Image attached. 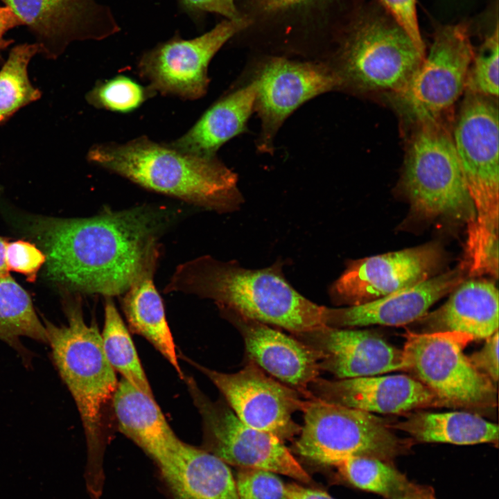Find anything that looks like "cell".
<instances>
[{
	"label": "cell",
	"instance_id": "obj_7",
	"mask_svg": "<svg viewBox=\"0 0 499 499\" xmlns=\"http://www.w3.org/2000/svg\"><path fill=\"white\" fill-rule=\"evenodd\" d=\"M243 29L233 39L268 54L326 57L360 7L358 0H235Z\"/></svg>",
	"mask_w": 499,
	"mask_h": 499
},
{
	"label": "cell",
	"instance_id": "obj_27",
	"mask_svg": "<svg viewBox=\"0 0 499 499\" xmlns=\"http://www.w3.org/2000/svg\"><path fill=\"white\" fill-rule=\"evenodd\" d=\"M392 428L405 432L416 441L425 443L457 445L491 443L497 445L498 442V426L468 412H417Z\"/></svg>",
	"mask_w": 499,
	"mask_h": 499
},
{
	"label": "cell",
	"instance_id": "obj_16",
	"mask_svg": "<svg viewBox=\"0 0 499 499\" xmlns=\"http://www.w3.org/2000/svg\"><path fill=\"white\" fill-rule=\"evenodd\" d=\"M443 261V250L435 243L351 260L329 295L336 305L369 302L433 277Z\"/></svg>",
	"mask_w": 499,
	"mask_h": 499
},
{
	"label": "cell",
	"instance_id": "obj_30",
	"mask_svg": "<svg viewBox=\"0 0 499 499\" xmlns=\"http://www.w3.org/2000/svg\"><path fill=\"white\" fill-rule=\"evenodd\" d=\"M335 466L344 482L387 499L402 496L417 486L397 470L392 462L377 458L350 457Z\"/></svg>",
	"mask_w": 499,
	"mask_h": 499
},
{
	"label": "cell",
	"instance_id": "obj_25",
	"mask_svg": "<svg viewBox=\"0 0 499 499\" xmlns=\"http://www.w3.org/2000/svg\"><path fill=\"white\" fill-rule=\"evenodd\" d=\"M256 82L229 94L212 105L181 137L170 145L193 154L215 157L225 142L243 132L254 110Z\"/></svg>",
	"mask_w": 499,
	"mask_h": 499
},
{
	"label": "cell",
	"instance_id": "obj_21",
	"mask_svg": "<svg viewBox=\"0 0 499 499\" xmlns=\"http://www.w3.org/2000/svg\"><path fill=\"white\" fill-rule=\"evenodd\" d=\"M294 336L319 351L321 370L338 379L404 369L403 350L371 331L326 326Z\"/></svg>",
	"mask_w": 499,
	"mask_h": 499
},
{
	"label": "cell",
	"instance_id": "obj_28",
	"mask_svg": "<svg viewBox=\"0 0 499 499\" xmlns=\"http://www.w3.org/2000/svg\"><path fill=\"white\" fill-rule=\"evenodd\" d=\"M21 337L48 344L46 328L39 319L29 295L9 274L0 277V340L28 362L29 354L21 344Z\"/></svg>",
	"mask_w": 499,
	"mask_h": 499
},
{
	"label": "cell",
	"instance_id": "obj_9",
	"mask_svg": "<svg viewBox=\"0 0 499 499\" xmlns=\"http://www.w3.org/2000/svg\"><path fill=\"white\" fill-rule=\"evenodd\" d=\"M295 452L313 462L335 466L355 456L392 462L410 443L396 437L382 418L358 409L307 399Z\"/></svg>",
	"mask_w": 499,
	"mask_h": 499
},
{
	"label": "cell",
	"instance_id": "obj_20",
	"mask_svg": "<svg viewBox=\"0 0 499 499\" xmlns=\"http://www.w3.org/2000/svg\"><path fill=\"white\" fill-rule=\"evenodd\" d=\"M464 262L419 283L362 304L327 308V326L353 328L369 325L398 326L418 320L439 299L465 280Z\"/></svg>",
	"mask_w": 499,
	"mask_h": 499
},
{
	"label": "cell",
	"instance_id": "obj_42",
	"mask_svg": "<svg viewBox=\"0 0 499 499\" xmlns=\"http://www.w3.org/2000/svg\"><path fill=\"white\" fill-rule=\"evenodd\" d=\"M7 240L0 236V277L9 274V270L6 265V250Z\"/></svg>",
	"mask_w": 499,
	"mask_h": 499
},
{
	"label": "cell",
	"instance_id": "obj_34",
	"mask_svg": "<svg viewBox=\"0 0 499 499\" xmlns=\"http://www.w3.org/2000/svg\"><path fill=\"white\" fill-rule=\"evenodd\" d=\"M235 481L239 499H288L286 484L274 473L240 468Z\"/></svg>",
	"mask_w": 499,
	"mask_h": 499
},
{
	"label": "cell",
	"instance_id": "obj_26",
	"mask_svg": "<svg viewBox=\"0 0 499 499\" xmlns=\"http://www.w3.org/2000/svg\"><path fill=\"white\" fill-rule=\"evenodd\" d=\"M159 258L143 269L123 295L121 304L130 329L147 339L182 378L162 299L153 281Z\"/></svg>",
	"mask_w": 499,
	"mask_h": 499
},
{
	"label": "cell",
	"instance_id": "obj_19",
	"mask_svg": "<svg viewBox=\"0 0 499 499\" xmlns=\"http://www.w3.org/2000/svg\"><path fill=\"white\" fill-rule=\"evenodd\" d=\"M308 389L312 399L369 413L401 414L441 405L423 384L412 376L403 374L335 380L318 377Z\"/></svg>",
	"mask_w": 499,
	"mask_h": 499
},
{
	"label": "cell",
	"instance_id": "obj_12",
	"mask_svg": "<svg viewBox=\"0 0 499 499\" xmlns=\"http://www.w3.org/2000/svg\"><path fill=\"white\" fill-rule=\"evenodd\" d=\"M259 61L254 80V111L261 126L258 146L261 152H270L286 118L307 100L339 89L340 81L325 60H298L267 53Z\"/></svg>",
	"mask_w": 499,
	"mask_h": 499
},
{
	"label": "cell",
	"instance_id": "obj_40",
	"mask_svg": "<svg viewBox=\"0 0 499 499\" xmlns=\"http://www.w3.org/2000/svg\"><path fill=\"white\" fill-rule=\"evenodd\" d=\"M286 491L288 499H335L323 491L304 487L297 483L286 484Z\"/></svg>",
	"mask_w": 499,
	"mask_h": 499
},
{
	"label": "cell",
	"instance_id": "obj_39",
	"mask_svg": "<svg viewBox=\"0 0 499 499\" xmlns=\"http://www.w3.org/2000/svg\"><path fill=\"white\" fill-rule=\"evenodd\" d=\"M21 25H24L22 21L10 8L7 6L0 7V51L7 48L12 42L4 38L5 33Z\"/></svg>",
	"mask_w": 499,
	"mask_h": 499
},
{
	"label": "cell",
	"instance_id": "obj_4",
	"mask_svg": "<svg viewBox=\"0 0 499 499\" xmlns=\"http://www.w3.org/2000/svg\"><path fill=\"white\" fill-rule=\"evenodd\" d=\"M66 314L67 325L58 326L45 320L44 326L53 361L82 421L88 450L86 485L96 489L103 482L104 410L118 383L96 324H86L78 302L68 304Z\"/></svg>",
	"mask_w": 499,
	"mask_h": 499
},
{
	"label": "cell",
	"instance_id": "obj_38",
	"mask_svg": "<svg viewBox=\"0 0 499 499\" xmlns=\"http://www.w3.org/2000/svg\"><path fill=\"white\" fill-rule=\"evenodd\" d=\"M189 8L195 10L216 14L224 19L241 20L235 0H182Z\"/></svg>",
	"mask_w": 499,
	"mask_h": 499
},
{
	"label": "cell",
	"instance_id": "obj_5",
	"mask_svg": "<svg viewBox=\"0 0 499 499\" xmlns=\"http://www.w3.org/2000/svg\"><path fill=\"white\" fill-rule=\"evenodd\" d=\"M426 55L389 15L360 8L325 61L339 89L387 98L402 91Z\"/></svg>",
	"mask_w": 499,
	"mask_h": 499
},
{
	"label": "cell",
	"instance_id": "obj_6",
	"mask_svg": "<svg viewBox=\"0 0 499 499\" xmlns=\"http://www.w3.org/2000/svg\"><path fill=\"white\" fill-rule=\"evenodd\" d=\"M452 137L475 209L467 225L466 252L483 261L498 251V98L464 91Z\"/></svg>",
	"mask_w": 499,
	"mask_h": 499
},
{
	"label": "cell",
	"instance_id": "obj_35",
	"mask_svg": "<svg viewBox=\"0 0 499 499\" xmlns=\"http://www.w3.org/2000/svg\"><path fill=\"white\" fill-rule=\"evenodd\" d=\"M6 260L8 270L19 272L34 281L42 265L45 263L44 253L34 244L25 240L8 243Z\"/></svg>",
	"mask_w": 499,
	"mask_h": 499
},
{
	"label": "cell",
	"instance_id": "obj_37",
	"mask_svg": "<svg viewBox=\"0 0 499 499\" xmlns=\"http://www.w3.org/2000/svg\"><path fill=\"white\" fill-rule=\"evenodd\" d=\"M498 331L486 339L482 348L468 356L473 366L494 383L498 380Z\"/></svg>",
	"mask_w": 499,
	"mask_h": 499
},
{
	"label": "cell",
	"instance_id": "obj_41",
	"mask_svg": "<svg viewBox=\"0 0 499 499\" xmlns=\"http://www.w3.org/2000/svg\"><path fill=\"white\" fill-rule=\"evenodd\" d=\"M393 499H437V498L432 487L417 484L411 491Z\"/></svg>",
	"mask_w": 499,
	"mask_h": 499
},
{
	"label": "cell",
	"instance_id": "obj_15",
	"mask_svg": "<svg viewBox=\"0 0 499 499\" xmlns=\"http://www.w3.org/2000/svg\"><path fill=\"white\" fill-rule=\"evenodd\" d=\"M223 395L228 406L246 425L270 432L283 441L299 434L292 418L306 400L294 389L268 376L253 361L235 373L199 367Z\"/></svg>",
	"mask_w": 499,
	"mask_h": 499
},
{
	"label": "cell",
	"instance_id": "obj_36",
	"mask_svg": "<svg viewBox=\"0 0 499 499\" xmlns=\"http://www.w3.org/2000/svg\"><path fill=\"white\" fill-rule=\"evenodd\" d=\"M387 15L401 27L422 49L424 43L419 30L417 0H379Z\"/></svg>",
	"mask_w": 499,
	"mask_h": 499
},
{
	"label": "cell",
	"instance_id": "obj_24",
	"mask_svg": "<svg viewBox=\"0 0 499 499\" xmlns=\"http://www.w3.org/2000/svg\"><path fill=\"white\" fill-rule=\"evenodd\" d=\"M112 402L121 432L141 448L158 466L181 445L182 441L169 426L154 396L122 378Z\"/></svg>",
	"mask_w": 499,
	"mask_h": 499
},
{
	"label": "cell",
	"instance_id": "obj_33",
	"mask_svg": "<svg viewBox=\"0 0 499 499\" xmlns=\"http://www.w3.org/2000/svg\"><path fill=\"white\" fill-rule=\"evenodd\" d=\"M498 26L484 40L469 67L464 91L498 98Z\"/></svg>",
	"mask_w": 499,
	"mask_h": 499
},
{
	"label": "cell",
	"instance_id": "obj_10",
	"mask_svg": "<svg viewBox=\"0 0 499 499\" xmlns=\"http://www.w3.org/2000/svg\"><path fill=\"white\" fill-rule=\"evenodd\" d=\"M474 54L466 24L438 28L428 53L405 87L385 98L405 132L450 119L455 102L464 92Z\"/></svg>",
	"mask_w": 499,
	"mask_h": 499
},
{
	"label": "cell",
	"instance_id": "obj_14",
	"mask_svg": "<svg viewBox=\"0 0 499 499\" xmlns=\"http://www.w3.org/2000/svg\"><path fill=\"white\" fill-rule=\"evenodd\" d=\"M206 450L227 464L261 469L308 483L310 477L277 436L242 422L228 405L198 394Z\"/></svg>",
	"mask_w": 499,
	"mask_h": 499
},
{
	"label": "cell",
	"instance_id": "obj_1",
	"mask_svg": "<svg viewBox=\"0 0 499 499\" xmlns=\"http://www.w3.org/2000/svg\"><path fill=\"white\" fill-rule=\"evenodd\" d=\"M178 209L143 204L85 218L44 219L35 228L49 277L83 294L123 295L153 259Z\"/></svg>",
	"mask_w": 499,
	"mask_h": 499
},
{
	"label": "cell",
	"instance_id": "obj_8",
	"mask_svg": "<svg viewBox=\"0 0 499 499\" xmlns=\"http://www.w3.org/2000/svg\"><path fill=\"white\" fill-rule=\"evenodd\" d=\"M450 120L416 126L408 136L399 189L412 211L426 219L471 224L475 209L452 137Z\"/></svg>",
	"mask_w": 499,
	"mask_h": 499
},
{
	"label": "cell",
	"instance_id": "obj_18",
	"mask_svg": "<svg viewBox=\"0 0 499 499\" xmlns=\"http://www.w3.org/2000/svg\"><path fill=\"white\" fill-rule=\"evenodd\" d=\"M219 310L238 329L250 360L306 399H312L308 388L319 377L324 358L319 351L234 310Z\"/></svg>",
	"mask_w": 499,
	"mask_h": 499
},
{
	"label": "cell",
	"instance_id": "obj_2",
	"mask_svg": "<svg viewBox=\"0 0 499 499\" xmlns=\"http://www.w3.org/2000/svg\"><path fill=\"white\" fill-rule=\"evenodd\" d=\"M283 268V261L261 269H248L234 260L223 261L204 255L177 266L164 292L209 299L218 308L234 310L293 335L327 326L328 307L297 291Z\"/></svg>",
	"mask_w": 499,
	"mask_h": 499
},
{
	"label": "cell",
	"instance_id": "obj_29",
	"mask_svg": "<svg viewBox=\"0 0 499 499\" xmlns=\"http://www.w3.org/2000/svg\"><path fill=\"white\" fill-rule=\"evenodd\" d=\"M101 341L105 355L114 371L142 392L153 396L130 335L112 297H105Z\"/></svg>",
	"mask_w": 499,
	"mask_h": 499
},
{
	"label": "cell",
	"instance_id": "obj_23",
	"mask_svg": "<svg viewBox=\"0 0 499 499\" xmlns=\"http://www.w3.org/2000/svg\"><path fill=\"white\" fill-rule=\"evenodd\" d=\"M173 499H239L228 464L184 442L159 466Z\"/></svg>",
	"mask_w": 499,
	"mask_h": 499
},
{
	"label": "cell",
	"instance_id": "obj_13",
	"mask_svg": "<svg viewBox=\"0 0 499 499\" xmlns=\"http://www.w3.org/2000/svg\"><path fill=\"white\" fill-rule=\"evenodd\" d=\"M243 28L242 20L223 19L200 36L173 39L159 44L141 57L139 74L155 93L188 100L200 98L208 89V67L211 59Z\"/></svg>",
	"mask_w": 499,
	"mask_h": 499
},
{
	"label": "cell",
	"instance_id": "obj_22",
	"mask_svg": "<svg viewBox=\"0 0 499 499\" xmlns=\"http://www.w3.org/2000/svg\"><path fill=\"white\" fill-rule=\"evenodd\" d=\"M448 300L418 320L426 332H455L473 340L487 339L498 331V290L482 279L464 281Z\"/></svg>",
	"mask_w": 499,
	"mask_h": 499
},
{
	"label": "cell",
	"instance_id": "obj_3",
	"mask_svg": "<svg viewBox=\"0 0 499 499\" xmlns=\"http://www.w3.org/2000/svg\"><path fill=\"white\" fill-rule=\"evenodd\" d=\"M88 159L145 189L207 210L231 213L244 202L237 175L216 156H200L141 137L96 145Z\"/></svg>",
	"mask_w": 499,
	"mask_h": 499
},
{
	"label": "cell",
	"instance_id": "obj_43",
	"mask_svg": "<svg viewBox=\"0 0 499 499\" xmlns=\"http://www.w3.org/2000/svg\"><path fill=\"white\" fill-rule=\"evenodd\" d=\"M2 61L3 60H2L1 56L0 55V64L2 63Z\"/></svg>",
	"mask_w": 499,
	"mask_h": 499
},
{
	"label": "cell",
	"instance_id": "obj_11",
	"mask_svg": "<svg viewBox=\"0 0 499 499\" xmlns=\"http://www.w3.org/2000/svg\"><path fill=\"white\" fill-rule=\"evenodd\" d=\"M405 337L403 370L430 389L442 405L488 408L496 405L495 383L464 353L473 340L470 335L408 331Z\"/></svg>",
	"mask_w": 499,
	"mask_h": 499
},
{
	"label": "cell",
	"instance_id": "obj_32",
	"mask_svg": "<svg viewBox=\"0 0 499 499\" xmlns=\"http://www.w3.org/2000/svg\"><path fill=\"white\" fill-rule=\"evenodd\" d=\"M155 94L149 87L145 88L128 77L118 76L97 83L87 94V100L98 108L128 112Z\"/></svg>",
	"mask_w": 499,
	"mask_h": 499
},
{
	"label": "cell",
	"instance_id": "obj_17",
	"mask_svg": "<svg viewBox=\"0 0 499 499\" xmlns=\"http://www.w3.org/2000/svg\"><path fill=\"white\" fill-rule=\"evenodd\" d=\"M28 26L39 53L60 56L77 40H100L116 30L107 12L94 0H1Z\"/></svg>",
	"mask_w": 499,
	"mask_h": 499
},
{
	"label": "cell",
	"instance_id": "obj_31",
	"mask_svg": "<svg viewBox=\"0 0 499 499\" xmlns=\"http://www.w3.org/2000/svg\"><path fill=\"white\" fill-rule=\"evenodd\" d=\"M39 53L35 44H21L10 51L0 70V124L22 107L37 100L40 91L30 82L28 65Z\"/></svg>",
	"mask_w": 499,
	"mask_h": 499
}]
</instances>
